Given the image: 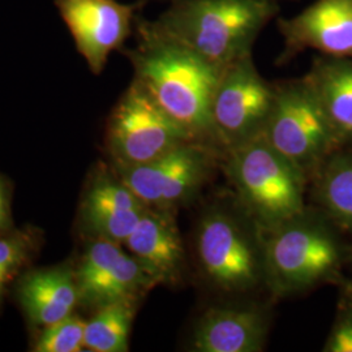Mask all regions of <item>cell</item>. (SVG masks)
<instances>
[{
	"instance_id": "cell-1",
	"label": "cell",
	"mask_w": 352,
	"mask_h": 352,
	"mask_svg": "<svg viewBox=\"0 0 352 352\" xmlns=\"http://www.w3.org/2000/svg\"><path fill=\"white\" fill-rule=\"evenodd\" d=\"M133 34L136 46L122 51L133 67V80L193 139L214 145L210 107L223 68L168 37L140 14Z\"/></svg>"
},
{
	"instance_id": "cell-2",
	"label": "cell",
	"mask_w": 352,
	"mask_h": 352,
	"mask_svg": "<svg viewBox=\"0 0 352 352\" xmlns=\"http://www.w3.org/2000/svg\"><path fill=\"white\" fill-rule=\"evenodd\" d=\"M279 12L278 0H173L153 24L208 62L226 68L252 54Z\"/></svg>"
},
{
	"instance_id": "cell-3",
	"label": "cell",
	"mask_w": 352,
	"mask_h": 352,
	"mask_svg": "<svg viewBox=\"0 0 352 352\" xmlns=\"http://www.w3.org/2000/svg\"><path fill=\"white\" fill-rule=\"evenodd\" d=\"M225 170L241 210L261 232L276 228L307 209L308 176L263 136L226 151Z\"/></svg>"
},
{
	"instance_id": "cell-4",
	"label": "cell",
	"mask_w": 352,
	"mask_h": 352,
	"mask_svg": "<svg viewBox=\"0 0 352 352\" xmlns=\"http://www.w3.org/2000/svg\"><path fill=\"white\" fill-rule=\"evenodd\" d=\"M196 256L204 277L228 294L265 285L264 238L238 206H210L196 230Z\"/></svg>"
},
{
	"instance_id": "cell-5",
	"label": "cell",
	"mask_w": 352,
	"mask_h": 352,
	"mask_svg": "<svg viewBox=\"0 0 352 352\" xmlns=\"http://www.w3.org/2000/svg\"><path fill=\"white\" fill-rule=\"evenodd\" d=\"M265 285L289 296L334 276L340 264L338 241L320 219L307 212L263 232Z\"/></svg>"
},
{
	"instance_id": "cell-6",
	"label": "cell",
	"mask_w": 352,
	"mask_h": 352,
	"mask_svg": "<svg viewBox=\"0 0 352 352\" xmlns=\"http://www.w3.org/2000/svg\"><path fill=\"white\" fill-rule=\"evenodd\" d=\"M274 85V104L263 138L308 176L342 141L305 77Z\"/></svg>"
},
{
	"instance_id": "cell-7",
	"label": "cell",
	"mask_w": 352,
	"mask_h": 352,
	"mask_svg": "<svg viewBox=\"0 0 352 352\" xmlns=\"http://www.w3.org/2000/svg\"><path fill=\"white\" fill-rule=\"evenodd\" d=\"M274 98L276 85L260 75L252 54L227 65L210 107L214 145L226 151L261 138Z\"/></svg>"
},
{
	"instance_id": "cell-8",
	"label": "cell",
	"mask_w": 352,
	"mask_h": 352,
	"mask_svg": "<svg viewBox=\"0 0 352 352\" xmlns=\"http://www.w3.org/2000/svg\"><path fill=\"white\" fill-rule=\"evenodd\" d=\"M189 140L195 139L135 80L116 102L106 126L113 167L149 162Z\"/></svg>"
},
{
	"instance_id": "cell-9",
	"label": "cell",
	"mask_w": 352,
	"mask_h": 352,
	"mask_svg": "<svg viewBox=\"0 0 352 352\" xmlns=\"http://www.w3.org/2000/svg\"><path fill=\"white\" fill-rule=\"evenodd\" d=\"M214 149L209 142L189 140L153 161L113 171L148 208L175 212L210 176Z\"/></svg>"
},
{
	"instance_id": "cell-10",
	"label": "cell",
	"mask_w": 352,
	"mask_h": 352,
	"mask_svg": "<svg viewBox=\"0 0 352 352\" xmlns=\"http://www.w3.org/2000/svg\"><path fill=\"white\" fill-rule=\"evenodd\" d=\"M87 243L75 266L80 305L96 311L111 302H139L158 285L123 244L104 239Z\"/></svg>"
},
{
	"instance_id": "cell-11",
	"label": "cell",
	"mask_w": 352,
	"mask_h": 352,
	"mask_svg": "<svg viewBox=\"0 0 352 352\" xmlns=\"http://www.w3.org/2000/svg\"><path fill=\"white\" fill-rule=\"evenodd\" d=\"M144 4L138 0H55L76 49L94 75L102 74L111 52L124 50Z\"/></svg>"
},
{
	"instance_id": "cell-12",
	"label": "cell",
	"mask_w": 352,
	"mask_h": 352,
	"mask_svg": "<svg viewBox=\"0 0 352 352\" xmlns=\"http://www.w3.org/2000/svg\"><path fill=\"white\" fill-rule=\"evenodd\" d=\"M278 30L285 42L279 63L307 49L352 60V0H317L291 19H279Z\"/></svg>"
},
{
	"instance_id": "cell-13",
	"label": "cell",
	"mask_w": 352,
	"mask_h": 352,
	"mask_svg": "<svg viewBox=\"0 0 352 352\" xmlns=\"http://www.w3.org/2000/svg\"><path fill=\"white\" fill-rule=\"evenodd\" d=\"M148 209L116 175L102 167L88 182L78 208V225L89 239L124 244Z\"/></svg>"
},
{
	"instance_id": "cell-14",
	"label": "cell",
	"mask_w": 352,
	"mask_h": 352,
	"mask_svg": "<svg viewBox=\"0 0 352 352\" xmlns=\"http://www.w3.org/2000/svg\"><path fill=\"white\" fill-rule=\"evenodd\" d=\"M123 245L158 285L173 283L180 277L184 245L174 212L148 208Z\"/></svg>"
},
{
	"instance_id": "cell-15",
	"label": "cell",
	"mask_w": 352,
	"mask_h": 352,
	"mask_svg": "<svg viewBox=\"0 0 352 352\" xmlns=\"http://www.w3.org/2000/svg\"><path fill=\"white\" fill-rule=\"evenodd\" d=\"M269 318L257 307H213L199 318L192 333L197 352H260L264 350Z\"/></svg>"
},
{
	"instance_id": "cell-16",
	"label": "cell",
	"mask_w": 352,
	"mask_h": 352,
	"mask_svg": "<svg viewBox=\"0 0 352 352\" xmlns=\"http://www.w3.org/2000/svg\"><path fill=\"white\" fill-rule=\"evenodd\" d=\"M17 298L34 327H49L75 312L80 294L72 265L34 269L17 279Z\"/></svg>"
},
{
	"instance_id": "cell-17",
	"label": "cell",
	"mask_w": 352,
	"mask_h": 352,
	"mask_svg": "<svg viewBox=\"0 0 352 352\" xmlns=\"http://www.w3.org/2000/svg\"><path fill=\"white\" fill-rule=\"evenodd\" d=\"M327 113L340 141L352 142V60L340 58L316 59L304 76Z\"/></svg>"
},
{
	"instance_id": "cell-18",
	"label": "cell",
	"mask_w": 352,
	"mask_h": 352,
	"mask_svg": "<svg viewBox=\"0 0 352 352\" xmlns=\"http://www.w3.org/2000/svg\"><path fill=\"white\" fill-rule=\"evenodd\" d=\"M138 302L106 304L96 309L87 321L84 350L93 352H126Z\"/></svg>"
},
{
	"instance_id": "cell-19",
	"label": "cell",
	"mask_w": 352,
	"mask_h": 352,
	"mask_svg": "<svg viewBox=\"0 0 352 352\" xmlns=\"http://www.w3.org/2000/svg\"><path fill=\"white\" fill-rule=\"evenodd\" d=\"M318 182V200L343 228L352 230V154L329 157Z\"/></svg>"
},
{
	"instance_id": "cell-20",
	"label": "cell",
	"mask_w": 352,
	"mask_h": 352,
	"mask_svg": "<svg viewBox=\"0 0 352 352\" xmlns=\"http://www.w3.org/2000/svg\"><path fill=\"white\" fill-rule=\"evenodd\" d=\"M42 245V231L33 226L0 234V308L10 286L21 277Z\"/></svg>"
},
{
	"instance_id": "cell-21",
	"label": "cell",
	"mask_w": 352,
	"mask_h": 352,
	"mask_svg": "<svg viewBox=\"0 0 352 352\" xmlns=\"http://www.w3.org/2000/svg\"><path fill=\"white\" fill-rule=\"evenodd\" d=\"M87 321L72 314L63 320L42 327L33 351L36 352H80L84 350Z\"/></svg>"
},
{
	"instance_id": "cell-22",
	"label": "cell",
	"mask_w": 352,
	"mask_h": 352,
	"mask_svg": "<svg viewBox=\"0 0 352 352\" xmlns=\"http://www.w3.org/2000/svg\"><path fill=\"white\" fill-rule=\"evenodd\" d=\"M327 352H352V307L340 318L325 346Z\"/></svg>"
},
{
	"instance_id": "cell-23",
	"label": "cell",
	"mask_w": 352,
	"mask_h": 352,
	"mask_svg": "<svg viewBox=\"0 0 352 352\" xmlns=\"http://www.w3.org/2000/svg\"><path fill=\"white\" fill-rule=\"evenodd\" d=\"M14 228L16 226L13 223L10 182L0 175V234L12 231Z\"/></svg>"
},
{
	"instance_id": "cell-24",
	"label": "cell",
	"mask_w": 352,
	"mask_h": 352,
	"mask_svg": "<svg viewBox=\"0 0 352 352\" xmlns=\"http://www.w3.org/2000/svg\"><path fill=\"white\" fill-rule=\"evenodd\" d=\"M349 299H350V305L352 307V287L349 289Z\"/></svg>"
},
{
	"instance_id": "cell-25",
	"label": "cell",
	"mask_w": 352,
	"mask_h": 352,
	"mask_svg": "<svg viewBox=\"0 0 352 352\" xmlns=\"http://www.w3.org/2000/svg\"><path fill=\"white\" fill-rule=\"evenodd\" d=\"M138 1H142V3H146V1H149V0H138ZM160 1H173V0H160Z\"/></svg>"
}]
</instances>
